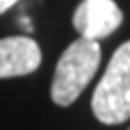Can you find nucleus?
I'll return each mask as SVG.
<instances>
[{"label": "nucleus", "mask_w": 130, "mask_h": 130, "mask_svg": "<svg viewBox=\"0 0 130 130\" xmlns=\"http://www.w3.org/2000/svg\"><path fill=\"white\" fill-rule=\"evenodd\" d=\"M91 108L98 121L108 126L130 119V41L113 52L106 72L93 91Z\"/></svg>", "instance_id": "nucleus-2"}, {"label": "nucleus", "mask_w": 130, "mask_h": 130, "mask_svg": "<svg viewBox=\"0 0 130 130\" xmlns=\"http://www.w3.org/2000/svg\"><path fill=\"white\" fill-rule=\"evenodd\" d=\"M100 43L91 39H76L74 43L65 48L52 78V102L59 106H70L78 100V95L85 91L91 78L95 76L100 65Z\"/></svg>", "instance_id": "nucleus-1"}, {"label": "nucleus", "mask_w": 130, "mask_h": 130, "mask_svg": "<svg viewBox=\"0 0 130 130\" xmlns=\"http://www.w3.org/2000/svg\"><path fill=\"white\" fill-rule=\"evenodd\" d=\"M18 0H0V13H5V11H9L11 7L15 5Z\"/></svg>", "instance_id": "nucleus-5"}, {"label": "nucleus", "mask_w": 130, "mask_h": 130, "mask_svg": "<svg viewBox=\"0 0 130 130\" xmlns=\"http://www.w3.org/2000/svg\"><path fill=\"white\" fill-rule=\"evenodd\" d=\"M124 13L115 0H83L72 15V24L83 39L100 41L119 28Z\"/></svg>", "instance_id": "nucleus-3"}, {"label": "nucleus", "mask_w": 130, "mask_h": 130, "mask_svg": "<svg viewBox=\"0 0 130 130\" xmlns=\"http://www.w3.org/2000/svg\"><path fill=\"white\" fill-rule=\"evenodd\" d=\"M41 65L39 43L30 37L0 39V78L32 74Z\"/></svg>", "instance_id": "nucleus-4"}]
</instances>
